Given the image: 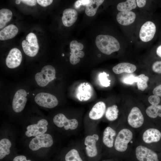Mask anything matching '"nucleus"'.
I'll list each match as a JSON object with an SVG mask.
<instances>
[{
  "label": "nucleus",
  "instance_id": "obj_27",
  "mask_svg": "<svg viewBox=\"0 0 161 161\" xmlns=\"http://www.w3.org/2000/svg\"><path fill=\"white\" fill-rule=\"evenodd\" d=\"M11 143L8 139L4 138L0 141V159H1L10 153Z\"/></svg>",
  "mask_w": 161,
  "mask_h": 161
},
{
  "label": "nucleus",
  "instance_id": "obj_11",
  "mask_svg": "<svg viewBox=\"0 0 161 161\" xmlns=\"http://www.w3.org/2000/svg\"><path fill=\"white\" fill-rule=\"evenodd\" d=\"M22 46L25 54L31 57L35 56L39 49L37 37L32 32L27 35L26 40H24L22 42Z\"/></svg>",
  "mask_w": 161,
  "mask_h": 161
},
{
  "label": "nucleus",
  "instance_id": "obj_25",
  "mask_svg": "<svg viewBox=\"0 0 161 161\" xmlns=\"http://www.w3.org/2000/svg\"><path fill=\"white\" fill-rule=\"evenodd\" d=\"M103 0H92L86 6L85 12L89 16H94L99 6L103 2Z\"/></svg>",
  "mask_w": 161,
  "mask_h": 161
},
{
  "label": "nucleus",
  "instance_id": "obj_46",
  "mask_svg": "<svg viewBox=\"0 0 161 161\" xmlns=\"http://www.w3.org/2000/svg\"><path fill=\"white\" fill-rule=\"evenodd\" d=\"M156 53L157 55L161 58V45L157 48L156 50Z\"/></svg>",
  "mask_w": 161,
  "mask_h": 161
},
{
  "label": "nucleus",
  "instance_id": "obj_40",
  "mask_svg": "<svg viewBox=\"0 0 161 161\" xmlns=\"http://www.w3.org/2000/svg\"><path fill=\"white\" fill-rule=\"evenodd\" d=\"M21 1L24 4L30 6L35 5L37 3V0H22Z\"/></svg>",
  "mask_w": 161,
  "mask_h": 161
},
{
  "label": "nucleus",
  "instance_id": "obj_33",
  "mask_svg": "<svg viewBox=\"0 0 161 161\" xmlns=\"http://www.w3.org/2000/svg\"><path fill=\"white\" fill-rule=\"evenodd\" d=\"M148 101L152 105H158L160 101V99L159 96L156 95L150 96L148 98Z\"/></svg>",
  "mask_w": 161,
  "mask_h": 161
},
{
  "label": "nucleus",
  "instance_id": "obj_29",
  "mask_svg": "<svg viewBox=\"0 0 161 161\" xmlns=\"http://www.w3.org/2000/svg\"><path fill=\"white\" fill-rule=\"evenodd\" d=\"M136 0H127L119 3L117 6V10L120 11H131L137 7Z\"/></svg>",
  "mask_w": 161,
  "mask_h": 161
},
{
  "label": "nucleus",
  "instance_id": "obj_10",
  "mask_svg": "<svg viewBox=\"0 0 161 161\" xmlns=\"http://www.w3.org/2000/svg\"><path fill=\"white\" fill-rule=\"evenodd\" d=\"M56 72L55 68L50 65H46L40 72L35 75V79L37 84L41 87H44L55 78Z\"/></svg>",
  "mask_w": 161,
  "mask_h": 161
},
{
  "label": "nucleus",
  "instance_id": "obj_24",
  "mask_svg": "<svg viewBox=\"0 0 161 161\" xmlns=\"http://www.w3.org/2000/svg\"><path fill=\"white\" fill-rule=\"evenodd\" d=\"M136 66L129 63H120L114 66L112 68L113 72L116 74L123 73H132L136 69Z\"/></svg>",
  "mask_w": 161,
  "mask_h": 161
},
{
  "label": "nucleus",
  "instance_id": "obj_43",
  "mask_svg": "<svg viewBox=\"0 0 161 161\" xmlns=\"http://www.w3.org/2000/svg\"><path fill=\"white\" fill-rule=\"evenodd\" d=\"M99 161H121L119 159L115 158H108L102 159Z\"/></svg>",
  "mask_w": 161,
  "mask_h": 161
},
{
  "label": "nucleus",
  "instance_id": "obj_45",
  "mask_svg": "<svg viewBox=\"0 0 161 161\" xmlns=\"http://www.w3.org/2000/svg\"><path fill=\"white\" fill-rule=\"evenodd\" d=\"M75 55L79 58H82L84 56L85 54L83 52L80 51L78 52Z\"/></svg>",
  "mask_w": 161,
  "mask_h": 161
},
{
  "label": "nucleus",
  "instance_id": "obj_5",
  "mask_svg": "<svg viewBox=\"0 0 161 161\" xmlns=\"http://www.w3.org/2000/svg\"><path fill=\"white\" fill-rule=\"evenodd\" d=\"M125 122L137 133L144 128L152 125L144 117L140 109L136 106L131 109Z\"/></svg>",
  "mask_w": 161,
  "mask_h": 161
},
{
  "label": "nucleus",
  "instance_id": "obj_38",
  "mask_svg": "<svg viewBox=\"0 0 161 161\" xmlns=\"http://www.w3.org/2000/svg\"><path fill=\"white\" fill-rule=\"evenodd\" d=\"M38 3L41 6L43 7H46L50 5L52 3V0H37Z\"/></svg>",
  "mask_w": 161,
  "mask_h": 161
},
{
  "label": "nucleus",
  "instance_id": "obj_44",
  "mask_svg": "<svg viewBox=\"0 0 161 161\" xmlns=\"http://www.w3.org/2000/svg\"><path fill=\"white\" fill-rule=\"evenodd\" d=\"M83 48V44L80 43H78L76 48V53L82 50Z\"/></svg>",
  "mask_w": 161,
  "mask_h": 161
},
{
  "label": "nucleus",
  "instance_id": "obj_42",
  "mask_svg": "<svg viewBox=\"0 0 161 161\" xmlns=\"http://www.w3.org/2000/svg\"><path fill=\"white\" fill-rule=\"evenodd\" d=\"M146 1L145 0H137V5L139 7H144L146 4Z\"/></svg>",
  "mask_w": 161,
  "mask_h": 161
},
{
  "label": "nucleus",
  "instance_id": "obj_15",
  "mask_svg": "<svg viewBox=\"0 0 161 161\" xmlns=\"http://www.w3.org/2000/svg\"><path fill=\"white\" fill-rule=\"evenodd\" d=\"M48 125V122L46 120L41 119L36 124L28 126L25 134L27 136L30 137L44 134L47 130Z\"/></svg>",
  "mask_w": 161,
  "mask_h": 161
},
{
  "label": "nucleus",
  "instance_id": "obj_22",
  "mask_svg": "<svg viewBox=\"0 0 161 161\" xmlns=\"http://www.w3.org/2000/svg\"><path fill=\"white\" fill-rule=\"evenodd\" d=\"M119 110L118 106L115 104L108 107L106 109L105 117L109 123L119 124L122 122L118 119L119 116Z\"/></svg>",
  "mask_w": 161,
  "mask_h": 161
},
{
  "label": "nucleus",
  "instance_id": "obj_23",
  "mask_svg": "<svg viewBox=\"0 0 161 161\" xmlns=\"http://www.w3.org/2000/svg\"><path fill=\"white\" fill-rule=\"evenodd\" d=\"M18 32L17 27L13 24H10L0 31V40L4 41L13 38Z\"/></svg>",
  "mask_w": 161,
  "mask_h": 161
},
{
  "label": "nucleus",
  "instance_id": "obj_9",
  "mask_svg": "<svg viewBox=\"0 0 161 161\" xmlns=\"http://www.w3.org/2000/svg\"><path fill=\"white\" fill-rule=\"evenodd\" d=\"M106 109V105L102 101L98 102L94 105L88 114L90 121L84 126L85 131L97 127L98 122L105 115Z\"/></svg>",
  "mask_w": 161,
  "mask_h": 161
},
{
  "label": "nucleus",
  "instance_id": "obj_18",
  "mask_svg": "<svg viewBox=\"0 0 161 161\" xmlns=\"http://www.w3.org/2000/svg\"><path fill=\"white\" fill-rule=\"evenodd\" d=\"M92 87L87 83H82L77 88L75 95L77 98L81 101H87L92 96Z\"/></svg>",
  "mask_w": 161,
  "mask_h": 161
},
{
  "label": "nucleus",
  "instance_id": "obj_48",
  "mask_svg": "<svg viewBox=\"0 0 161 161\" xmlns=\"http://www.w3.org/2000/svg\"><path fill=\"white\" fill-rule=\"evenodd\" d=\"M64 55V54L62 55H63V56Z\"/></svg>",
  "mask_w": 161,
  "mask_h": 161
},
{
  "label": "nucleus",
  "instance_id": "obj_3",
  "mask_svg": "<svg viewBox=\"0 0 161 161\" xmlns=\"http://www.w3.org/2000/svg\"><path fill=\"white\" fill-rule=\"evenodd\" d=\"M125 161H161L155 151L136 142L125 158Z\"/></svg>",
  "mask_w": 161,
  "mask_h": 161
},
{
  "label": "nucleus",
  "instance_id": "obj_36",
  "mask_svg": "<svg viewBox=\"0 0 161 161\" xmlns=\"http://www.w3.org/2000/svg\"><path fill=\"white\" fill-rule=\"evenodd\" d=\"M90 1L89 0H78L75 3V7L77 9L79 8L81 5L86 6L90 2Z\"/></svg>",
  "mask_w": 161,
  "mask_h": 161
},
{
  "label": "nucleus",
  "instance_id": "obj_12",
  "mask_svg": "<svg viewBox=\"0 0 161 161\" xmlns=\"http://www.w3.org/2000/svg\"><path fill=\"white\" fill-rule=\"evenodd\" d=\"M53 143V138L48 134H44L38 135L30 141L29 147L32 150L35 151L42 148H48Z\"/></svg>",
  "mask_w": 161,
  "mask_h": 161
},
{
  "label": "nucleus",
  "instance_id": "obj_28",
  "mask_svg": "<svg viewBox=\"0 0 161 161\" xmlns=\"http://www.w3.org/2000/svg\"><path fill=\"white\" fill-rule=\"evenodd\" d=\"M12 13L10 10L3 8L0 10V29L3 28L11 19Z\"/></svg>",
  "mask_w": 161,
  "mask_h": 161
},
{
  "label": "nucleus",
  "instance_id": "obj_19",
  "mask_svg": "<svg viewBox=\"0 0 161 161\" xmlns=\"http://www.w3.org/2000/svg\"><path fill=\"white\" fill-rule=\"evenodd\" d=\"M22 58L21 51L18 48H13L10 50L6 58V65L9 68H16L20 65Z\"/></svg>",
  "mask_w": 161,
  "mask_h": 161
},
{
  "label": "nucleus",
  "instance_id": "obj_34",
  "mask_svg": "<svg viewBox=\"0 0 161 161\" xmlns=\"http://www.w3.org/2000/svg\"><path fill=\"white\" fill-rule=\"evenodd\" d=\"M152 68L154 72L161 73V61H157L154 62L152 64Z\"/></svg>",
  "mask_w": 161,
  "mask_h": 161
},
{
  "label": "nucleus",
  "instance_id": "obj_37",
  "mask_svg": "<svg viewBox=\"0 0 161 161\" xmlns=\"http://www.w3.org/2000/svg\"><path fill=\"white\" fill-rule=\"evenodd\" d=\"M78 42L76 40H73L70 42V49L71 50L70 53L75 54L76 53V48Z\"/></svg>",
  "mask_w": 161,
  "mask_h": 161
},
{
  "label": "nucleus",
  "instance_id": "obj_32",
  "mask_svg": "<svg viewBox=\"0 0 161 161\" xmlns=\"http://www.w3.org/2000/svg\"><path fill=\"white\" fill-rule=\"evenodd\" d=\"M137 76L133 74L126 75L122 78V81L123 83L128 84H132L136 83Z\"/></svg>",
  "mask_w": 161,
  "mask_h": 161
},
{
  "label": "nucleus",
  "instance_id": "obj_31",
  "mask_svg": "<svg viewBox=\"0 0 161 161\" xmlns=\"http://www.w3.org/2000/svg\"><path fill=\"white\" fill-rule=\"evenodd\" d=\"M108 76L109 75L105 72L100 73L99 74L98 76L99 80L102 86L106 87L110 86V80L107 78Z\"/></svg>",
  "mask_w": 161,
  "mask_h": 161
},
{
  "label": "nucleus",
  "instance_id": "obj_1",
  "mask_svg": "<svg viewBox=\"0 0 161 161\" xmlns=\"http://www.w3.org/2000/svg\"><path fill=\"white\" fill-rule=\"evenodd\" d=\"M137 133L123 121L119 125L111 158L124 160L137 140Z\"/></svg>",
  "mask_w": 161,
  "mask_h": 161
},
{
  "label": "nucleus",
  "instance_id": "obj_2",
  "mask_svg": "<svg viewBox=\"0 0 161 161\" xmlns=\"http://www.w3.org/2000/svg\"><path fill=\"white\" fill-rule=\"evenodd\" d=\"M80 145L87 161H99L102 158L101 133L97 127L85 131Z\"/></svg>",
  "mask_w": 161,
  "mask_h": 161
},
{
  "label": "nucleus",
  "instance_id": "obj_8",
  "mask_svg": "<svg viewBox=\"0 0 161 161\" xmlns=\"http://www.w3.org/2000/svg\"><path fill=\"white\" fill-rule=\"evenodd\" d=\"M96 45L102 53L110 55L119 50L120 43L114 37L108 35H100L96 38Z\"/></svg>",
  "mask_w": 161,
  "mask_h": 161
},
{
  "label": "nucleus",
  "instance_id": "obj_16",
  "mask_svg": "<svg viewBox=\"0 0 161 161\" xmlns=\"http://www.w3.org/2000/svg\"><path fill=\"white\" fill-rule=\"evenodd\" d=\"M156 32V27L152 21H148L142 26L139 33L140 40L144 42H148L154 37Z\"/></svg>",
  "mask_w": 161,
  "mask_h": 161
},
{
  "label": "nucleus",
  "instance_id": "obj_39",
  "mask_svg": "<svg viewBox=\"0 0 161 161\" xmlns=\"http://www.w3.org/2000/svg\"><path fill=\"white\" fill-rule=\"evenodd\" d=\"M154 95L161 97V84L155 87L153 91Z\"/></svg>",
  "mask_w": 161,
  "mask_h": 161
},
{
  "label": "nucleus",
  "instance_id": "obj_14",
  "mask_svg": "<svg viewBox=\"0 0 161 161\" xmlns=\"http://www.w3.org/2000/svg\"><path fill=\"white\" fill-rule=\"evenodd\" d=\"M65 161H87L80 143L73 145L66 153Z\"/></svg>",
  "mask_w": 161,
  "mask_h": 161
},
{
  "label": "nucleus",
  "instance_id": "obj_7",
  "mask_svg": "<svg viewBox=\"0 0 161 161\" xmlns=\"http://www.w3.org/2000/svg\"><path fill=\"white\" fill-rule=\"evenodd\" d=\"M53 120L57 127L69 131L73 135L77 134L83 126V123L78 119L75 118H69L62 113L56 114Z\"/></svg>",
  "mask_w": 161,
  "mask_h": 161
},
{
  "label": "nucleus",
  "instance_id": "obj_4",
  "mask_svg": "<svg viewBox=\"0 0 161 161\" xmlns=\"http://www.w3.org/2000/svg\"><path fill=\"white\" fill-rule=\"evenodd\" d=\"M120 124L109 123L101 133L102 158H111L118 126Z\"/></svg>",
  "mask_w": 161,
  "mask_h": 161
},
{
  "label": "nucleus",
  "instance_id": "obj_41",
  "mask_svg": "<svg viewBox=\"0 0 161 161\" xmlns=\"http://www.w3.org/2000/svg\"><path fill=\"white\" fill-rule=\"evenodd\" d=\"M13 161H31L30 160H27L25 156L20 155L16 157L13 160Z\"/></svg>",
  "mask_w": 161,
  "mask_h": 161
},
{
  "label": "nucleus",
  "instance_id": "obj_13",
  "mask_svg": "<svg viewBox=\"0 0 161 161\" xmlns=\"http://www.w3.org/2000/svg\"><path fill=\"white\" fill-rule=\"evenodd\" d=\"M35 100L39 106L48 108H54L58 103L57 99L55 96L45 92L38 94L35 97Z\"/></svg>",
  "mask_w": 161,
  "mask_h": 161
},
{
  "label": "nucleus",
  "instance_id": "obj_30",
  "mask_svg": "<svg viewBox=\"0 0 161 161\" xmlns=\"http://www.w3.org/2000/svg\"><path fill=\"white\" fill-rule=\"evenodd\" d=\"M148 80V77L144 74H141L137 76L136 83L138 89L144 91L148 86L147 82Z\"/></svg>",
  "mask_w": 161,
  "mask_h": 161
},
{
  "label": "nucleus",
  "instance_id": "obj_35",
  "mask_svg": "<svg viewBox=\"0 0 161 161\" xmlns=\"http://www.w3.org/2000/svg\"><path fill=\"white\" fill-rule=\"evenodd\" d=\"M70 61L71 64L75 65L78 63L80 61L79 58L75 54L70 53Z\"/></svg>",
  "mask_w": 161,
  "mask_h": 161
},
{
  "label": "nucleus",
  "instance_id": "obj_20",
  "mask_svg": "<svg viewBox=\"0 0 161 161\" xmlns=\"http://www.w3.org/2000/svg\"><path fill=\"white\" fill-rule=\"evenodd\" d=\"M136 17L135 13L132 11H120L117 14L116 19L120 24L127 26L134 22Z\"/></svg>",
  "mask_w": 161,
  "mask_h": 161
},
{
  "label": "nucleus",
  "instance_id": "obj_17",
  "mask_svg": "<svg viewBox=\"0 0 161 161\" xmlns=\"http://www.w3.org/2000/svg\"><path fill=\"white\" fill-rule=\"evenodd\" d=\"M27 93L24 89H20L15 93L13 100L12 108L16 112H20L24 109L27 101Z\"/></svg>",
  "mask_w": 161,
  "mask_h": 161
},
{
  "label": "nucleus",
  "instance_id": "obj_47",
  "mask_svg": "<svg viewBox=\"0 0 161 161\" xmlns=\"http://www.w3.org/2000/svg\"><path fill=\"white\" fill-rule=\"evenodd\" d=\"M21 1V0H17L16 1V3L17 4H20Z\"/></svg>",
  "mask_w": 161,
  "mask_h": 161
},
{
  "label": "nucleus",
  "instance_id": "obj_6",
  "mask_svg": "<svg viewBox=\"0 0 161 161\" xmlns=\"http://www.w3.org/2000/svg\"><path fill=\"white\" fill-rule=\"evenodd\" d=\"M161 140V131L152 125L147 127L137 133V141L153 150L154 145Z\"/></svg>",
  "mask_w": 161,
  "mask_h": 161
},
{
  "label": "nucleus",
  "instance_id": "obj_26",
  "mask_svg": "<svg viewBox=\"0 0 161 161\" xmlns=\"http://www.w3.org/2000/svg\"><path fill=\"white\" fill-rule=\"evenodd\" d=\"M145 112L150 119H155L158 117H161V105H151L146 108Z\"/></svg>",
  "mask_w": 161,
  "mask_h": 161
},
{
  "label": "nucleus",
  "instance_id": "obj_21",
  "mask_svg": "<svg viewBox=\"0 0 161 161\" xmlns=\"http://www.w3.org/2000/svg\"><path fill=\"white\" fill-rule=\"evenodd\" d=\"M77 18L78 13L75 10L72 8L66 9L63 12L62 21L65 26L69 27L74 23Z\"/></svg>",
  "mask_w": 161,
  "mask_h": 161
}]
</instances>
